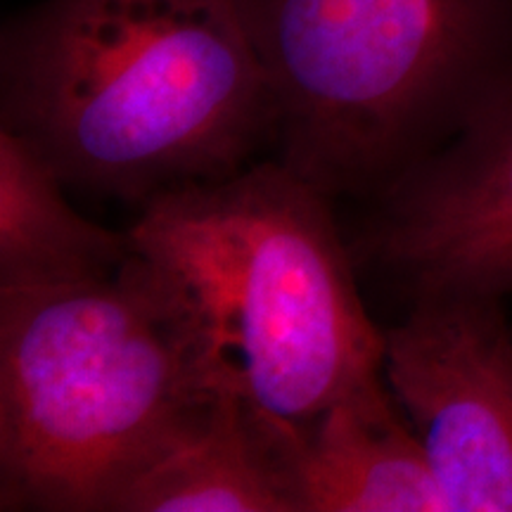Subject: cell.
Segmentation results:
<instances>
[{
  "label": "cell",
  "mask_w": 512,
  "mask_h": 512,
  "mask_svg": "<svg viewBox=\"0 0 512 512\" xmlns=\"http://www.w3.org/2000/svg\"><path fill=\"white\" fill-rule=\"evenodd\" d=\"M0 126L145 204L238 174L275 107L242 0H38L0 31Z\"/></svg>",
  "instance_id": "1"
},
{
  "label": "cell",
  "mask_w": 512,
  "mask_h": 512,
  "mask_svg": "<svg viewBox=\"0 0 512 512\" xmlns=\"http://www.w3.org/2000/svg\"><path fill=\"white\" fill-rule=\"evenodd\" d=\"M299 512H448L418 434L382 382L344 396L309 427L292 425Z\"/></svg>",
  "instance_id": "7"
},
{
  "label": "cell",
  "mask_w": 512,
  "mask_h": 512,
  "mask_svg": "<svg viewBox=\"0 0 512 512\" xmlns=\"http://www.w3.org/2000/svg\"><path fill=\"white\" fill-rule=\"evenodd\" d=\"M223 392L190 313L133 249L105 278L0 290V510L112 512Z\"/></svg>",
  "instance_id": "2"
},
{
  "label": "cell",
  "mask_w": 512,
  "mask_h": 512,
  "mask_svg": "<svg viewBox=\"0 0 512 512\" xmlns=\"http://www.w3.org/2000/svg\"><path fill=\"white\" fill-rule=\"evenodd\" d=\"M29 140L0 126V290H38L112 275L131 242L91 223Z\"/></svg>",
  "instance_id": "9"
},
{
  "label": "cell",
  "mask_w": 512,
  "mask_h": 512,
  "mask_svg": "<svg viewBox=\"0 0 512 512\" xmlns=\"http://www.w3.org/2000/svg\"><path fill=\"white\" fill-rule=\"evenodd\" d=\"M292 425L226 389L200 425L121 491L112 512H299Z\"/></svg>",
  "instance_id": "8"
},
{
  "label": "cell",
  "mask_w": 512,
  "mask_h": 512,
  "mask_svg": "<svg viewBox=\"0 0 512 512\" xmlns=\"http://www.w3.org/2000/svg\"><path fill=\"white\" fill-rule=\"evenodd\" d=\"M280 162L380 197L512 81V0H242Z\"/></svg>",
  "instance_id": "4"
},
{
  "label": "cell",
  "mask_w": 512,
  "mask_h": 512,
  "mask_svg": "<svg viewBox=\"0 0 512 512\" xmlns=\"http://www.w3.org/2000/svg\"><path fill=\"white\" fill-rule=\"evenodd\" d=\"M330 202L268 162L162 192L126 230L190 313L223 389L299 427L384 370V330Z\"/></svg>",
  "instance_id": "3"
},
{
  "label": "cell",
  "mask_w": 512,
  "mask_h": 512,
  "mask_svg": "<svg viewBox=\"0 0 512 512\" xmlns=\"http://www.w3.org/2000/svg\"><path fill=\"white\" fill-rule=\"evenodd\" d=\"M384 375L448 512H512V328L501 299H413L384 330Z\"/></svg>",
  "instance_id": "6"
},
{
  "label": "cell",
  "mask_w": 512,
  "mask_h": 512,
  "mask_svg": "<svg viewBox=\"0 0 512 512\" xmlns=\"http://www.w3.org/2000/svg\"><path fill=\"white\" fill-rule=\"evenodd\" d=\"M351 256L408 299L512 292V81L375 197Z\"/></svg>",
  "instance_id": "5"
}]
</instances>
